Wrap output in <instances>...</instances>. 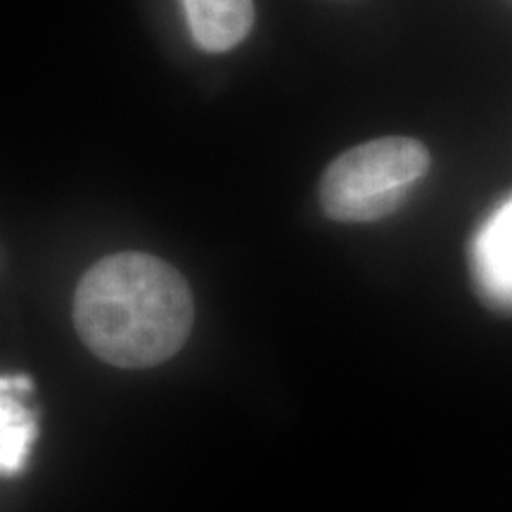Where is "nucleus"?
<instances>
[{"label": "nucleus", "mask_w": 512, "mask_h": 512, "mask_svg": "<svg viewBox=\"0 0 512 512\" xmlns=\"http://www.w3.org/2000/svg\"><path fill=\"white\" fill-rule=\"evenodd\" d=\"M192 38L207 53H226L254 27L252 0H183Z\"/></svg>", "instance_id": "obj_5"}, {"label": "nucleus", "mask_w": 512, "mask_h": 512, "mask_svg": "<svg viewBox=\"0 0 512 512\" xmlns=\"http://www.w3.org/2000/svg\"><path fill=\"white\" fill-rule=\"evenodd\" d=\"M430 169V152L415 138L370 140L339 155L320 178L318 200L339 223H370L394 214Z\"/></svg>", "instance_id": "obj_2"}, {"label": "nucleus", "mask_w": 512, "mask_h": 512, "mask_svg": "<svg viewBox=\"0 0 512 512\" xmlns=\"http://www.w3.org/2000/svg\"><path fill=\"white\" fill-rule=\"evenodd\" d=\"M467 256L472 283L482 302L512 316V195L486 216Z\"/></svg>", "instance_id": "obj_3"}, {"label": "nucleus", "mask_w": 512, "mask_h": 512, "mask_svg": "<svg viewBox=\"0 0 512 512\" xmlns=\"http://www.w3.org/2000/svg\"><path fill=\"white\" fill-rule=\"evenodd\" d=\"M195 302L174 266L157 256L124 252L100 259L74 294V325L100 361L152 368L188 339Z\"/></svg>", "instance_id": "obj_1"}, {"label": "nucleus", "mask_w": 512, "mask_h": 512, "mask_svg": "<svg viewBox=\"0 0 512 512\" xmlns=\"http://www.w3.org/2000/svg\"><path fill=\"white\" fill-rule=\"evenodd\" d=\"M31 394L29 377H3L0 382V470L15 477L27 465L38 425L27 396Z\"/></svg>", "instance_id": "obj_4"}]
</instances>
